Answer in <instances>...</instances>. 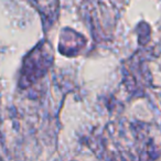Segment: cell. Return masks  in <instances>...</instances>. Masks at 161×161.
Segmentation results:
<instances>
[]
</instances>
